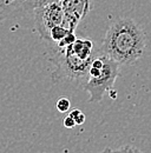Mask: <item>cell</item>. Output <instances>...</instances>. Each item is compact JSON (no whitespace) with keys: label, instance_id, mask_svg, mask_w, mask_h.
I'll use <instances>...</instances> for the list:
<instances>
[{"label":"cell","instance_id":"obj_2","mask_svg":"<svg viewBox=\"0 0 151 153\" xmlns=\"http://www.w3.org/2000/svg\"><path fill=\"white\" fill-rule=\"evenodd\" d=\"M100 47H97L90 39L77 38L75 42L65 48H58L53 52V62L56 71L52 73V79L59 81L67 80H87L91 62L99 53Z\"/></svg>","mask_w":151,"mask_h":153},{"label":"cell","instance_id":"obj_6","mask_svg":"<svg viewBox=\"0 0 151 153\" xmlns=\"http://www.w3.org/2000/svg\"><path fill=\"white\" fill-rule=\"evenodd\" d=\"M61 4L65 17L79 24L90 11L92 0H61Z\"/></svg>","mask_w":151,"mask_h":153},{"label":"cell","instance_id":"obj_13","mask_svg":"<svg viewBox=\"0 0 151 153\" xmlns=\"http://www.w3.org/2000/svg\"><path fill=\"white\" fill-rule=\"evenodd\" d=\"M111 151H112V150H111L110 147H106V149H104L103 151H100V152H99V153H110V152H111Z\"/></svg>","mask_w":151,"mask_h":153},{"label":"cell","instance_id":"obj_7","mask_svg":"<svg viewBox=\"0 0 151 153\" xmlns=\"http://www.w3.org/2000/svg\"><path fill=\"white\" fill-rule=\"evenodd\" d=\"M72 31L67 30L65 26L63 25H58V26H55L51 31H50V34H49V40L47 41H52L55 44H58L64 38H66Z\"/></svg>","mask_w":151,"mask_h":153},{"label":"cell","instance_id":"obj_1","mask_svg":"<svg viewBox=\"0 0 151 153\" xmlns=\"http://www.w3.org/2000/svg\"><path fill=\"white\" fill-rule=\"evenodd\" d=\"M100 50L119 65H132L144 54L145 33L133 19L118 17L110 24Z\"/></svg>","mask_w":151,"mask_h":153},{"label":"cell","instance_id":"obj_4","mask_svg":"<svg viewBox=\"0 0 151 153\" xmlns=\"http://www.w3.org/2000/svg\"><path fill=\"white\" fill-rule=\"evenodd\" d=\"M64 8L61 0H47L34 10L36 28L40 37L49 40L50 31L58 25L63 24Z\"/></svg>","mask_w":151,"mask_h":153},{"label":"cell","instance_id":"obj_9","mask_svg":"<svg viewBox=\"0 0 151 153\" xmlns=\"http://www.w3.org/2000/svg\"><path fill=\"white\" fill-rule=\"evenodd\" d=\"M69 115H71V117L75 119L76 125H83V124L85 123V120H86L85 114H84L80 110H78V108H73V110L70 112Z\"/></svg>","mask_w":151,"mask_h":153},{"label":"cell","instance_id":"obj_11","mask_svg":"<svg viewBox=\"0 0 151 153\" xmlns=\"http://www.w3.org/2000/svg\"><path fill=\"white\" fill-rule=\"evenodd\" d=\"M110 153H142L139 150H137L136 147H131V146H123L119 150L116 151H111Z\"/></svg>","mask_w":151,"mask_h":153},{"label":"cell","instance_id":"obj_10","mask_svg":"<svg viewBox=\"0 0 151 153\" xmlns=\"http://www.w3.org/2000/svg\"><path fill=\"white\" fill-rule=\"evenodd\" d=\"M76 39H77V37H76L75 32H71L66 38H64L60 42L56 44V47H58V48H65V47H67L69 45H71L72 42H75Z\"/></svg>","mask_w":151,"mask_h":153},{"label":"cell","instance_id":"obj_8","mask_svg":"<svg viewBox=\"0 0 151 153\" xmlns=\"http://www.w3.org/2000/svg\"><path fill=\"white\" fill-rule=\"evenodd\" d=\"M56 107L60 113H66V112L70 110V107H71L70 99L66 98V97H60V98L57 100Z\"/></svg>","mask_w":151,"mask_h":153},{"label":"cell","instance_id":"obj_5","mask_svg":"<svg viewBox=\"0 0 151 153\" xmlns=\"http://www.w3.org/2000/svg\"><path fill=\"white\" fill-rule=\"evenodd\" d=\"M47 0H0V20L32 12Z\"/></svg>","mask_w":151,"mask_h":153},{"label":"cell","instance_id":"obj_3","mask_svg":"<svg viewBox=\"0 0 151 153\" xmlns=\"http://www.w3.org/2000/svg\"><path fill=\"white\" fill-rule=\"evenodd\" d=\"M119 64L109 56H104V62L100 67L90 66L87 81L84 90L90 94V102H99L104 94L113 90L116 79L119 76Z\"/></svg>","mask_w":151,"mask_h":153},{"label":"cell","instance_id":"obj_12","mask_svg":"<svg viewBox=\"0 0 151 153\" xmlns=\"http://www.w3.org/2000/svg\"><path fill=\"white\" fill-rule=\"evenodd\" d=\"M63 124H64V126L66 127V128H73L76 126V121L75 119L71 117V115H67L65 119H64V121H63Z\"/></svg>","mask_w":151,"mask_h":153}]
</instances>
